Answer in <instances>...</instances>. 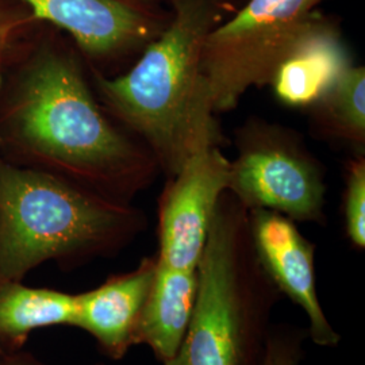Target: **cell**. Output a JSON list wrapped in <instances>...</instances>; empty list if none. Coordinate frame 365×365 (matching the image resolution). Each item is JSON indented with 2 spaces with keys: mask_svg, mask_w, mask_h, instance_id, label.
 Listing matches in <instances>:
<instances>
[{
  "mask_svg": "<svg viewBox=\"0 0 365 365\" xmlns=\"http://www.w3.org/2000/svg\"><path fill=\"white\" fill-rule=\"evenodd\" d=\"M307 330L292 325L271 327L264 365H300L304 357Z\"/></svg>",
  "mask_w": 365,
  "mask_h": 365,
  "instance_id": "e0dca14e",
  "label": "cell"
},
{
  "mask_svg": "<svg viewBox=\"0 0 365 365\" xmlns=\"http://www.w3.org/2000/svg\"><path fill=\"white\" fill-rule=\"evenodd\" d=\"M0 365H41L30 356H22L14 352H3L0 356Z\"/></svg>",
  "mask_w": 365,
  "mask_h": 365,
  "instance_id": "ac0fdd59",
  "label": "cell"
},
{
  "mask_svg": "<svg viewBox=\"0 0 365 365\" xmlns=\"http://www.w3.org/2000/svg\"><path fill=\"white\" fill-rule=\"evenodd\" d=\"M256 256L282 295L298 304L309 319V337L324 348L341 341L321 306L315 277V245L295 222L272 210H248Z\"/></svg>",
  "mask_w": 365,
  "mask_h": 365,
  "instance_id": "9c48e42d",
  "label": "cell"
},
{
  "mask_svg": "<svg viewBox=\"0 0 365 365\" xmlns=\"http://www.w3.org/2000/svg\"><path fill=\"white\" fill-rule=\"evenodd\" d=\"M148 1H152V3H153V1H155V0H148ZM168 1H170V0H168Z\"/></svg>",
  "mask_w": 365,
  "mask_h": 365,
  "instance_id": "d6986e66",
  "label": "cell"
},
{
  "mask_svg": "<svg viewBox=\"0 0 365 365\" xmlns=\"http://www.w3.org/2000/svg\"><path fill=\"white\" fill-rule=\"evenodd\" d=\"M21 60L0 103L4 150L122 203L155 182V157L106 115L76 51L43 39Z\"/></svg>",
  "mask_w": 365,
  "mask_h": 365,
  "instance_id": "6da1fadb",
  "label": "cell"
},
{
  "mask_svg": "<svg viewBox=\"0 0 365 365\" xmlns=\"http://www.w3.org/2000/svg\"><path fill=\"white\" fill-rule=\"evenodd\" d=\"M196 292V271H176L157 264L135 331V345H148L163 365L172 361L190 327Z\"/></svg>",
  "mask_w": 365,
  "mask_h": 365,
  "instance_id": "7c38bea8",
  "label": "cell"
},
{
  "mask_svg": "<svg viewBox=\"0 0 365 365\" xmlns=\"http://www.w3.org/2000/svg\"><path fill=\"white\" fill-rule=\"evenodd\" d=\"M352 66L339 26L322 16L277 68L269 86L280 103L307 108Z\"/></svg>",
  "mask_w": 365,
  "mask_h": 365,
  "instance_id": "8fae6325",
  "label": "cell"
},
{
  "mask_svg": "<svg viewBox=\"0 0 365 365\" xmlns=\"http://www.w3.org/2000/svg\"><path fill=\"white\" fill-rule=\"evenodd\" d=\"M172 16L130 69L107 76L92 69L106 111L149 149L160 172L175 176L192 157L221 148L200 68L206 36L222 22L223 0H170Z\"/></svg>",
  "mask_w": 365,
  "mask_h": 365,
  "instance_id": "7a4b0ae2",
  "label": "cell"
},
{
  "mask_svg": "<svg viewBox=\"0 0 365 365\" xmlns=\"http://www.w3.org/2000/svg\"><path fill=\"white\" fill-rule=\"evenodd\" d=\"M146 226L131 203L0 158V282H22L46 261L71 267L113 256Z\"/></svg>",
  "mask_w": 365,
  "mask_h": 365,
  "instance_id": "3957f363",
  "label": "cell"
},
{
  "mask_svg": "<svg viewBox=\"0 0 365 365\" xmlns=\"http://www.w3.org/2000/svg\"><path fill=\"white\" fill-rule=\"evenodd\" d=\"M345 232L353 247H365V157L356 155L346 165L344 192Z\"/></svg>",
  "mask_w": 365,
  "mask_h": 365,
  "instance_id": "9a60e30c",
  "label": "cell"
},
{
  "mask_svg": "<svg viewBox=\"0 0 365 365\" xmlns=\"http://www.w3.org/2000/svg\"><path fill=\"white\" fill-rule=\"evenodd\" d=\"M307 108L314 137L349 146L356 155L364 153V66L348 68Z\"/></svg>",
  "mask_w": 365,
  "mask_h": 365,
  "instance_id": "5bb4252c",
  "label": "cell"
},
{
  "mask_svg": "<svg viewBox=\"0 0 365 365\" xmlns=\"http://www.w3.org/2000/svg\"><path fill=\"white\" fill-rule=\"evenodd\" d=\"M227 191L248 210H272L294 222H325V170L302 137L249 118L235 131Z\"/></svg>",
  "mask_w": 365,
  "mask_h": 365,
  "instance_id": "8992f818",
  "label": "cell"
},
{
  "mask_svg": "<svg viewBox=\"0 0 365 365\" xmlns=\"http://www.w3.org/2000/svg\"><path fill=\"white\" fill-rule=\"evenodd\" d=\"M33 22V14L18 0H0V72L25 54L22 38Z\"/></svg>",
  "mask_w": 365,
  "mask_h": 365,
  "instance_id": "2e32d148",
  "label": "cell"
},
{
  "mask_svg": "<svg viewBox=\"0 0 365 365\" xmlns=\"http://www.w3.org/2000/svg\"><path fill=\"white\" fill-rule=\"evenodd\" d=\"M156 268V256L144 257L130 272L113 274L99 287L78 294L75 327L90 333L111 360H122L135 345Z\"/></svg>",
  "mask_w": 365,
  "mask_h": 365,
  "instance_id": "30bf717a",
  "label": "cell"
},
{
  "mask_svg": "<svg viewBox=\"0 0 365 365\" xmlns=\"http://www.w3.org/2000/svg\"><path fill=\"white\" fill-rule=\"evenodd\" d=\"M76 315L78 295L0 282V351L14 352L37 329L75 327Z\"/></svg>",
  "mask_w": 365,
  "mask_h": 365,
  "instance_id": "4fadbf2b",
  "label": "cell"
},
{
  "mask_svg": "<svg viewBox=\"0 0 365 365\" xmlns=\"http://www.w3.org/2000/svg\"><path fill=\"white\" fill-rule=\"evenodd\" d=\"M325 0H248L206 36L200 68L215 114L237 107L252 87L269 86L277 68L321 19Z\"/></svg>",
  "mask_w": 365,
  "mask_h": 365,
  "instance_id": "5b68a950",
  "label": "cell"
},
{
  "mask_svg": "<svg viewBox=\"0 0 365 365\" xmlns=\"http://www.w3.org/2000/svg\"><path fill=\"white\" fill-rule=\"evenodd\" d=\"M1 353H3V352H1V351H0V356H1Z\"/></svg>",
  "mask_w": 365,
  "mask_h": 365,
  "instance_id": "ffe728a7",
  "label": "cell"
},
{
  "mask_svg": "<svg viewBox=\"0 0 365 365\" xmlns=\"http://www.w3.org/2000/svg\"><path fill=\"white\" fill-rule=\"evenodd\" d=\"M36 21L66 31L91 68L137 60L165 30L172 11L148 0H18Z\"/></svg>",
  "mask_w": 365,
  "mask_h": 365,
  "instance_id": "52a82bcc",
  "label": "cell"
},
{
  "mask_svg": "<svg viewBox=\"0 0 365 365\" xmlns=\"http://www.w3.org/2000/svg\"><path fill=\"white\" fill-rule=\"evenodd\" d=\"M229 168L230 160L215 146L168 178L158 199V265L196 271L217 205L229 185Z\"/></svg>",
  "mask_w": 365,
  "mask_h": 365,
  "instance_id": "ba28073f",
  "label": "cell"
},
{
  "mask_svg": "<svg viewBox=\"0 0 365 365\" xmlns=\"http://www.w3.org/2000/svg\"><path fill=\"white\" fill-rule=\"evenodd\" d=\"M196 276L194 314L167 365H264L282 294L256 256L248 209L227 190L217 205Z\"/></svg>",
  "mask_w": 365,
  "mask_h": 365,
  "instance_id": "277c9868",
  "label": "cell"
}]
</instances>
